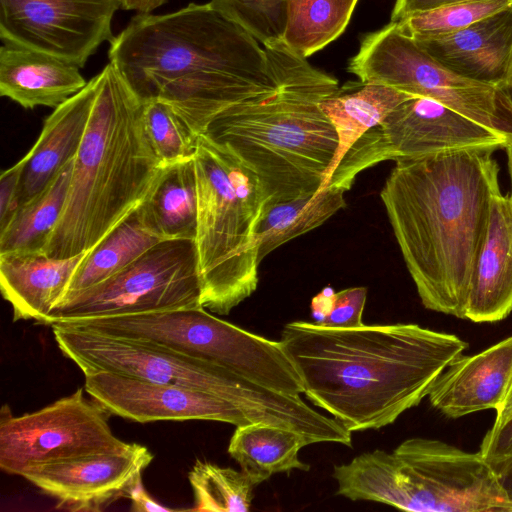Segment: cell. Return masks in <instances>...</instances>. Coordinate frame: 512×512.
<instances>
[{"label": "cell", "mask_w": 512, "mask_h": 512, "mask_svg": "<svg viewBox=\"0 0 512 512\" xmlns=\"http://www.w3.org/2000/svg\"><path fill=\"white\" fill-rule=\"evenodd\" d=\"M512 5V0H482L443 5L396 22L414 39L455 33Z\"/></svg>", "instance_id": "32"}, {"label": "cell", "mask_w": 512, "mask_h": 512, "mask_svg": "<svg viewBox=\"0 0 512 512\" xmlns=\"http://www.w3.org/2000/svg\"><path fill=\"white\" fill-rule=\"evenodd\" d=\"M194 239L161 240L108 279L59 302L45 325L203 307Z\"/></svg>", "instance_id": "11"}, {"label": "cell", "mask_w": 512, "mask_h": 512, "mask_svg": "<svg viewBox=\"0 0 512 512\" xmlns=\"http://www.w3.org/2000/svg\"><path fill=\"white\" fill-rule=\"evenodd\" d=\"M480 453L491 465L512 456V415L500 423H494L487 431Z\"/></svg>", "instance_id": "35"}, {"label": "cell", "mask_w": 512, "mask_h": 512, "mask_svg": "<svg viewBox=\"0 0 512 512\" xmlns=\"http://www.w3.org/2000/svg\"><path fill=\"white\" fill-rule=\"evenodd\" d=\"M473 1L482 0H396L391 13V22H398L414 13L431 10L443 5Z\"/></svg>", "instance_id": "37"}, {"label": "cell", "mask_w": 512, "mask_h": 512, "mask_svg": "<svg viewBox=\"0 0 512 512\" xmlns=\"http://www.w3.org/2000/svg\"><path fill=\"white\" fill-rule=\"evenodd\" d=\"M209 4L263 46L284 40L287 0H211Z\"/></svg>", "instance_id": "33"}, {"label": "cell", "mask_w": 512, "mask_h": 512, "mask_svg": "<svg viewBox=\"0 0 512 512\" xmlns=\"http://www.w3.org/2000/svg\"><path fill=\"white\" fill-rule=\"evenodd\" d=\"M54 339L64 356L86 374L109 372L158 384L210 393L249 410L262 423L322 441L331 425L300 395L280 393L223 367L153 341L115 336L54 323Z\"/></svg>", "instance_id": "6"}, {"label": "cell", "mask_w": 512, "mask_h": 512, "mask_svg": "<svg viewBox=\"0 0 512 512\" xmlns=\"http://www.w3.org/2000/svg\"><path fill=\"white\" fill-rule=\"evenodd\" d=\"M512 385V336L473 356H459L437 377L428 397L450 418L499 410Z\"/></svg>", "instance_id": "17"}, {"label": "cell", "mask_w": 512, "mask_h": 512, "mask_svg": "<svg viewBox=\"0 0 512 512\" xmlns=\"http://www.w3.org/2000/svg\"><path fill=\"white\" fill-rule=\"evenodd\" d=\"M263 48L276 88L225 110L203 135L257 174L264 215L275 204L322 187L338 137L320 102L339 85L284 40Z\"/></svg>", "instance_id": "4"}, {"label": "cell", "mask_w": 512, "mask_h": 512, "mask_svg": "<svg viewBox=\"0 0 512 512\" xmlns=\"http://www.w3.org/2000/svg\"><path fill=\"white\" fill-rule=\"evenodd\" d=\"M358 0H287L284 41L304 58L322 50L346 29Z\"/></svg>", "instance_id": "29"}, {"label": "cell", "mask_w": 512, "mask_h": 512, "mask_svg": "<svg viewBox=\"0 0 512 512\" xmlns=\"http://www.w3.org/2000/svg\"><path fill=\"white\" fill-rule=\"evenodd\" d=\"M119 0H0V36L82 68L105 41Z\"/></svg>", "instance_id": "14"}, {"label": "cell", "mask_w": 512, "mask_h": 512, "mask_svg": "<svg viewBox=\"0 0 512 512\" xmlns=\"http://www.w3.org/2000/svg\"><path fill=\"white\" fill-rule=\"evenodd\" d=\"M512 106V58L504 82L498 87Z\"/></svg>", "instance_id": "43"}, {"label": "cell", "mask_w": 512, "mask_h": 512, "mask_svg": "<svg viewBox=\"0 0 512 512\" xmlns=\"http://www.w3.org/2000/svg\"><path fill=\"white\" fill-rule=\"evenodd\" d=\"M512 415V385L503 401V404L496 411L494 423H500Z\"/></svg>", "instance_id": "42"}, {"label": "cell", "mask_w": 512, "mask_h": 512, "mask_svg": "<svg viewBox=\"0 0 512 512\" xmlns=\"http://www.w3.org/2000/svg\"><path fill=\"white\" fill-rule=\"evenodd\" d=\"M336 494L415 512H512L492 465L439 440L411 438L392 453H363L335 465Z\"/></svg>", "instance_id": "7"}, {"label": "cell", "mask_w": 512, "mask_h": 512, "mask_svg": "<svg viewBox=\"0 0 512 512\" xmlns=\"http://www.w3.org/2000/svg\"><path fill=\"white\" fill-rule=\"evenodd\" d=\"M196 506L193 511L246 512L257 485L243 471L196 461L188 474Z\"/></svg>", "instance_id": "30"}, {"label": "cell", "mask_w": 512, "mask_h": 512, "mask_svg": "<svg viewBox=\"0 0 512 512\" xmlns=\"http://www.w3.org/2000/svg\"><path fill=\"white\" fill-rule=\"evenodd\" d=\"M197 211L194 158L164 166L137 209L146 230L160 240H195Z\"/></svg>", "instance_id": "23"}, {"label": "cell", "mask_w": 512, "mask_h": 512, "mask_svg": "<svg viewBox=\"0 0 512 512\" xmlns=\"http://www.w3.org/2000/svg\"><path fill=\"white\" fill-rule=\"evenodd\" d=\"M86 392L111 414L147 423L159 420H212L242 426L262 423L225 398L109 372L85 375Z\"/></svg>", "instance_id": "16"}, {"label": "cell", "mask_w": 512, "mask_h": 512, "mask_svg": "<svg viewBox=\"0 0 512 512\" xmlns=\"http://www.w3.org/2000/svg\"><path fill=\"white\" fill-rule=\"evenodd\" d=\"M366 297V287H351L335 292L332 307L321 324L343 328L363 325Z\"/></svg>", "instance_id": "34"}, {"label": "cell", "mask_w": 512, "mask_h": 512, "mask_svg": "<svg viewBox=\"0 0 512 512\" xmlns=\"http://www.w3.org/2000/svg\"><path fill=\"white\" fill-rule=\"evenodd\" d=\"M512 312V202L501 191L490 204L487 229L471 275L465 319L492 323Z\"/></svg>", "instance_id": "19"}, {"label": "cell", "mask_w": 512, "mask_h": 512, "mask_svg": "<svg viewBox=\"0 0 512 512\" xmlns=\"http://www.w3.org/2000/svg\"><path fill=\"white\" fill-rule=\"evenodd\" d=\"M97 82L96 75L45 119L36 143L22 158L19 206L45 189L77 154L95 100Z\"/></svg>", "instance_id": "20"}, {"label": "cell", "mask_w": 512, "mask_h": 512, "mask_svg": "<svg viewBox=\"0 0 512 512\" xmlns=\"http://www.w3.org/2000/svg\"><path fill=\"white\" fill-rule=\"evenodd\" d=\"M59 323L153 341L268 389L289 395L304 393L302 377L281 341L248 332L204 307Z\"/></svg>", "instance_id": "9"}, {"label": "cell", "mask_w": 512, "mask_h": 512, "mask_svg": "<svg viewBox=\"0 0 512 512\" xmlns=\"http://www.w3.org/2000/svg\"><path fill=\"white\" fill-rule=\"evenodd\" d=\"M280 341L306 397L351 432L390 425L417 406L468 347L454 334L403 323L343 328L292 321Z\"/></svg>", "instance_id": "1"}, {"label": "cell", "mask_w": 512, "mask_h": 512, "mask_svg": "<svg viewBox=\"0 0 512 512\" xmlns=\"http://www.w3.org/2000/svg\"><path fill=\"white\" fill-rule=\"evenodd\" d=\"M73 159L45 189L16 209L0 231V255L42 251L62 213Z\"/></svg>", "instance_id": "28"}, {"label": "cell", "mask_w": 512, "mask_h": 512, "mask_svg": "<svg viewBox=\"0 0 512 512\" xmlns=\"http://www.w3.org/2000/svg\"><path fill=\"white\" fill-rule=\"evenodd\" d=\"M344 193L339 189L325 187L313 194L269 208L256 229L259 261L284 243L322 225L345 208Z\"/></svg>", "instance_id": "26"}, {"label": "cell", "mask_w": 512, "mask_h": 512, "mask_svg": "<svg viewBox=\"0 0 512 512\" xmlns=\"http://www.w3.org/2000/svg\"><path fill=\"white\" fill-rule=\"evenodd\" d=\"M504 149L506 150L507 154L508 171L511 181V193L508 195V197L512 202V143L508 144Z\"/></svg>", "instance_id": "44"}, {"label": "cell", "mask_w": 512, "mask_h": 512, "mask_svg": "<svg viewBox=\"0 0 512 512\" xmlns=\"http://www.w3.org/2000/svg\"><path fill=\"white\" fill-rule=\"evenodd\" d=\"M143 125L163 167L194 158L198 135L167 103L158 99L144 100Z\"/></svg>", "instance_id": "31"}, {"label": "cell", "mask_w": 512, "mask_h": 512, "mask_svg": "<svg viewBox=\"0 0 512 512\" xmlns=\"http://www.w3.org/2000/svg\"><path fill=\"white\" fill-rule=\"evenodd\" d=\"M128 498L131 500V510L137 512L144 511H158V512H171L175 509L165 507L156 502L145 490L142 479H140L130 490Z\"/></svg>", "instance_id": "38"}, {"label": "cell", "mask_w": 512, "mask_h": 512, "mask_svg": "<svg viewBox=\"0 0 512 512\" xmlns=\"http://www.w3.org/2000/svg\"><path fill=\"white\" fill-rule=\"evenodd\" d=\"M311 444L302 434L267 423L237 426L228 453L241 471L258 486L276 473L294 469L308 471L310 466L299 459V451Z\"/></svg>", "instance_id": "25"}, {"label": "cell", "mask_w": 512, "mask_h": 512, "mask_svg": "<svg viewBox=\"0 0 512 512\" xmlns=\"http://www.w3.org/2000/svg\"><path fill=\"white\" fill-rule=\"evenodd\" d=\"M415 40L452 72L498 88L512 58V5L455 33Z\"/></svg>", "instance_id": "18"}, {"label": "cell", "mask_w": 512, "mask_h": 512, "mask_svg": "<svg viewBox=\"0 0 512 512\" xmlns=\"http://www.w3.org/2000/svg\"><path fill=\"white\" fill-rule=\"evenodd\" d=\"M335 292L330 287L323 289L311 301L312 316L316 323L321 324L328 315Z\"/></svg>", "instance_id": "39"}, {"label": "cell", "mask_w": 512, "mask_h": 512, "mask_svg": "<svg viewBox=\"0 0 512 512\" xmlns=\"http://www.w3.org/2000/svg\"><path fill=\"white\" fill-rule=\"evenodd\" d=\"M348 70L361 82L436 100L512 143V106L503 92L452 72L396 22L366 34Z\"/></svg>", "instance_id": "10"}, {"label": "cell", "mask_w": 512, "mask_h": 512, "mask_svg": "<svg viewBox=\"0 0 512 512\" xmlns=\"http://www.w3.org/2000/svg\"><path fill=\"white\" fill-rule=\"evenodd\" d=\"M168 0H119L120 8L137 14H151Z\"/></svg>", "instance_id": "40"}, {"label": "cell", "mask_w": 512, "mask_h": 512, "mask_svg": "<svg viewBox=\"0 0 512 512\" xmlns=\"http://www.w3.org/2000/svg\"><path fill=\"white\" fill-rule=\"evenodd\" d=\"M153 457L147 447L131 443L119 452L30 466L20 476L56 499L57 509L96 512L121 498H128Z\"/></svg>", "instance_id": "15"}, {"label": "cell", "mask_w": 512, "mask_h": 512, "mask_svg": "<svg viewBox=\"0 0 512 512\" xmlns=\"http://www.w3.org/2000/svg\"><path fill=\"white\" fill-rule=\"evenodd\" d=\"M24 161L19 160L0 177V231L3 230L19 206L18 194Z\"/></svg>", "instance_id": "36"}, {"label": "cell", "mask_w": 512, "mask_h": 512, "mask_svg": "<svg viewBox=\"0 0 512 512\" xmlns=\"http://www.w3.org/2000/svg\"><path fill=\"white\" fill-rule=\"evenodd\" d=\"M111 415L101 403L88 400L83 388L35 412L0 413V468L13 475L30 466L90 454L126 450L112 432Z\"/></svg>", "instance_id": "13"}, {"label": "cell", "mask_w": 512, "mask_h": 512, "mask_svg": "<svg viewBox=\"0 0 512 512\" xmlns=\"http://www.w3.org/2000/svg\"><path fill=\"white\" fill-rule=\"evenodd\" d=\"M159 241L146 230L135 210L86 253L60 302L108 279Z\"/></svg>", "instance_id": "27"}, {"label": "cell", "mask_w": 512, "mask_h": 512, "mask_svg": "<svg viewBox=\"0 0 512 512\" xmlns=\"http://www.w3.org/2000/svg\"><path fill=\"white\" fill-rule=\"evenodd\" d=\"M413 96L386 85L359 81L346 83L325 97L320 107L336 130L338 148L320 189L353 144L369 129L379 125L400 103Z\"/></svg>", "instance_id": "24"}, {"label": "cell", "mask_w": 512, "mask_h": 512, "mask_svg": "<svg viewBox=\"0 0 512 512\" xmlns=\"http://www.w3.org/2000/svg\"><path fill=\"white\" fill-rule=\"evenodd\" d=\"M108 57L143 100L167 103L198 136L225 110L276 88L264 48L209 3L137 14Z\"/></svg>", "instance_id": "2"}, {"label": "cell", "mask_w": 512, "mask_h": 512, "mask_svg": "<svg viewBox=\"0 0 512 512\" xmlns=\"http://www.w3.org/2000/svg\"><path fill=\"white\" fill-rule=\"evenodd\" d=\"M195 237L201 303L220 315L252 295L258 284L256 229L263 216L257 174L226 147L198 136Z\"/></svg>", "instance_id": "8"}, {"label": "cell", "mask_w": 512, "mask_h": 512, "mask_svg": "<svg viewBox=\"0 0 512 512\" xmlns=\"http://www.w3.org/2000/svg\"><path fill=\"white\" fill-rule=\"evenodd\" d=\"M494 150L400 160L380 192L407 270L425 308L465 319L490 204L500 191Z\"/></svg>", "instance_id": "3"}, {"label": "cell", "mask_w": 512, "mask_h": 512, "mask_svg": "<svg viewBox=\"0 0 512 512\" xmlns=\"http://www.w3.org/2000/svg\"><path fill=\"white\" fill-rule=\"evenodd\" d=\"M87 83L74 63L9 42L0 48V94L25 109H55Z\"/></svg>", "instance_id": "21"}, {"label": "cell", "mask_w": 512, "mask_h": 512, "mask_svg": "<svg viewBox=\"0 0 512 512\" xmlns=\"http://www.w3.org/2000/svg\"><path fill=\"white\" fill-rule=\"evenodd\" d=\"M510 143L436 100L413 96L353 144L323 188L346 192L360 172L387 160L397 162L461 150L496 151Z\"/></svg>", "instance_id": "12"}, {"label": "cell", "mask_w": 512, "mask_h": 512, "mask_svg": "<svg viewBox=\"0 0 512 512\" xmlns=\"http://www.w3.org/2000/svg\"><path fill=\"white\" fill-rule=\"evenodd\" d=\"M87 252L70 258H53L41 251L0 255V289L11 304L14 321L45 324Z\"/></svg>", "instance_id": "22"}, {"label": "cell", "mask_w": 512, "mask_h": 512, "mask_svg": "<svg viewBox=\"0 0 512 512\" xmlns=\"http://www.w3.org/2000/svg\"><path fill=\"white\" fill-rule=\"evenodd\" d=\"M97 81L63 210L41 251L49 257L94 248L138 209L163 168L145 133L144 100L110 62Z\"/></svg>", "instance_id": "5"}, {"label": "cell", "mask_w": 512, "mask_h": 512, "mask_svg": "<svg viewBox=\"0 0 512 512\" xmlns=\"http://www.w3.org/2000/svg\"><path fill=\"white\" fill-rule=\"evenodd\" d=\"M498 479L507 495L512 502V456L504 461L493 464Z\"/></svg>", "instance_id": "41"}]
</instances>
